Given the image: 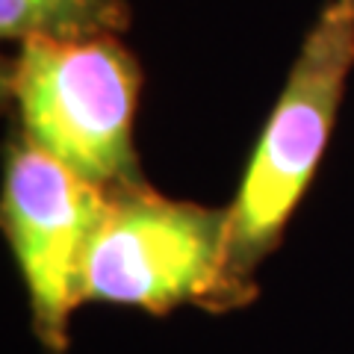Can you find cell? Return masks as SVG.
<instances>
[{
    "mask_svg": "<svg viewBox=\"0 0 354 354\" xmlns=\"http://www.w3.org/2000/svg\"><path fill=\"white\" fill-rule=\"evenodd\" d=\"M130 27L124 0H0L6 41H86L118 36Z\"/></svg>",
    "mask_w": 354,
    "mask_h": 354,
    "instance_id": "cell-5",
    "label": "cell"
},
{
    "mask_svg": "<svg viewBox=\"0 0 354 354\" xmlns=\"http://www.w3.org/2000/svg\"><path fill=\"white\" fill-rule=\"evenodd\" d=\"M227 209L174 201L136 183L109 192L86 266V301L169 313L213 310Z\"/></svg>",
    "mask_w": 354,
    "mask_h": 354,
    "instance_id": "cell-3",
    "label": "cell"
},
{
    "mask_svg": "<svg viewBox=\"0 0 354 354\" xmlns=\"http://www.w3.org/2000/svg\"><path fill=\"white\" fill-rule=\"evenodd\" d=\"M3 88L27 145L104 192L142 183L133 145L142 68L118 36L21 41Z\"/></svg>",
    "mask_w": 354,
    "mask_h": 354,
    "instance_id": "cell-2",
    "label": "cell"
},
{
    "mask_svg": "<svg viewBox=\"0 0 354 354\" xmlns=\"http://www.w3.org/2000/svg\"><path fill=\"white\" fill-rule=\"evenodd\" d=\"M354 68V0H330L304 36L286 83L227 207L225 254L213 310L254 298V274L281 245L286 221L301 204Z\"/></svg>",
    "mask_w": 354,
    "mask_h": 354,
    "instance_id": "cell-1",
    "label": "cell"
},
{
    "mask_svg": "<svg viewBox=\"0 0 354 354\" xmlns=\"http://www.w3.org/2000/svg\"><path fill=\"white\" fill-rule=\"evenodd\" d=\"M106 204L109 192L24 139L9 142L0 218L30 298L32 334L53 354L68 346V319L86 301V266Z\"/></svg>",
    "mask_w": 354,
    "mask_h": 354,
    "instance_id": "cell-4",
    "label": "cell"
}]
</instances>
